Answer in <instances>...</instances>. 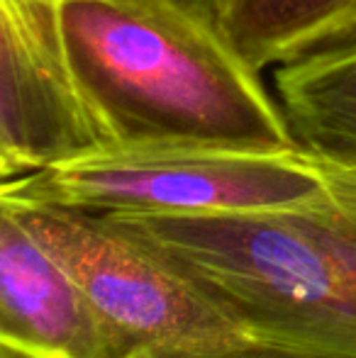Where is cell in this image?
I'll return each mask as SVG.
<instances>
[{
  "mask_svg": "<svg viewBox=\"0 0 356 358\" xmlns=\"http://www.w3.org/2000/svg\"><path fill=\"white\" fill-rule=\"evenodd\" d=\"M320 164L325 190L293 208L103 217L188 280L249 341L356 358V164Z\"/></svg>",
  "mask_w": 356,
  "mask_h": 358,
  "instance_id": "obj_1",
  "label": "cell"
},
{
  "mask_svg": "<svg viewBox=\"0 0 356 358\" xmlns=\"http://www.w3.org/2000/svg\"><path fill=\"white\" fill-rule=\"evenodd\" d=\"M76 83L113 146L298 149L222 22L180 0H59Z\"/></svg>",
  "mask_w": 356,
  "mask_h": 358,
  "instance_id": "obj_2",
  "label": "cell"
},
{
  "mask_svg": "<svg viewBox=\"0 0 356 358\" xmlns=\"http://www.w3.org/2000/svg\"><path fill=\"white\" fill-rule=\"evenodd\" d=\"M325 190L320 159L305 149L108 146L0 180L13 203L86 213L208 215L293 208Z\"/></svg>",
  "mask_w": 356,
  "mask_h": 358,
  "instance_id": "obj_3",
  "label": "cell"
},
{
  "mask_svg": "<svg viewBox=\"0 0 356 358\" xmlns=\"http://www.w3.org/2000/svg\"><path fill=\"white\" fill-rule=\"evenodd\" d=\"M13 205L81 292L110 358L142 349H227L249 341L188 280L103 215L62 205Z\"/></svg>",
  "mask_w": 356,
  "mask_h": 358,
  "instance_id": "obj_4",
  "label": "cell"
},
{
  "mask_svg": "<svg viewBox=\"0 0 356 358\" xmlns=\"http://www.w3.org/2000/svg\"><path fill=\"white\" fill-rule=\"evenodd\" d=\"M108 146L69 64L59 0H0V156L13 176Z\"/></svg>",
  "mask_w": 356,
  "mask_h": 358,
  "instance_id": "obj_5",
  "label": "cell"
},
{
  "mask_svg": "<svg viewBox=\"0 0 356 358\" xmlns=\"http://www.w3.org/2000/svg\"><path fill=\"white\" fill-rule=\"evenodd\" d=\"M0 315L27 341L32 358H110L81 292L3 195Z\"/></svg>",
  "mask_w": 356,
  "mask_h": 358,
  "instance_id": "obj_6",
  "label": "cell"
},
{
  "mask_svg": "<svg viewBox=\"0 0 356 358\" xmlns=\"http://www.w3.org/2000/svg\"><path fill=\"white\" fill-rule=\"evenodd\" d=\"M273 95L300 149L356 164V42L276 66Z\"/></svg>",
  "mask_w": 356,
  "mask_h": 358,
  "instance_id": "obj_7",
  "label": "cell"
},
{
  "mask_svg": "<svg viewBox=\"0 0 356 358\" xmlns=\"http://www.w3.org/2000/svg\"><path fill=\"white\" fill-rule=\"evenodd\" d=\"M222 29L259 71L356 42V0H227Z\"/></svg>",
  "mask_w": 356,
  "mask_h": 358,
  "instance_id": "obj_8",
  "label": "cell"
},
{
  "mask_svg": "<svg viewBox=\"0 0 356 358\" xmlns=\"http://www.w3.org/2000/svg\"><path fill=\"white\" fill-rule=\"evenodd\" d=\"M127 358H315L305 354H295L278 346L247 341L242 346H227V349H142Z\"/></svg>",
  "mask_w": 356,
  "mask_h": 358,
  "instance_id": "obj_9",
  "label": "cell"
},
{
  "mask_svg": "<svg viewBox=\"0 0 356 358\" xmlns=\"http://www.w3.org/2000/svg\"><path fill=\"white\" fill-rule=\"evenodd\" d=\"M0 346H8V349L17 351V354H22V356L32 358V354H29L27 341H24L22 336H20V331L15 329V327L10 324V322L5 320L3 315H0Z\"/></svg>",
  "mask_w": 356,
  "mask_h": 358,
  "instance_id": "obj_10",
  "label": "cell"
},
{
  "mask_svg": "<svg viewBox=\"0 0 356 358\" xmlns=\"http://www.w3.org/2000/svg\"><path fill=\"white\" fill-rule=\"evenodd\" d=\"M183 5H188V8L198 10V13L208 15V17H215L220 20L222 17V8L227 0H180Z\"/></svg>",
  "mask_w": 356,
  "mask_h": 358,
  "instance_id": "obj_11",
  "label": "cell"
},
{
  "mask_svg": "<svg viewBox=\"0 0 356 358\" xmlns=\"http://www.w3.org/2000/svg\"><path fill=\"white\" fill-rule=\"evenodd\" d=\"M0 358H27V356L17 354V351L8 349V346H0Z\"/></svg>",
  "mask_w": 356,
  "mask_h": 358,
  "instance_id": "obj_12",
  "label": "cell"
},
{
  "mask_svg": "<svg viewBox=\"0 0 356 358\" xmlns=\"http://www.w3.org/2000/svg\"><path fill=\"white\" fill-rule=\"evenodd\" d=\"M0 178H13V171H10L8 161L0 156Z\"/></svg>",
  "mask_w": 356,
  "mask_h": 358,
  "instance_id": "obj_13",
  "label": "cell"
}]
</instances>
